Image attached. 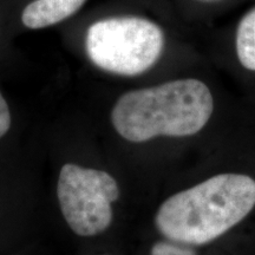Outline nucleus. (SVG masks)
Segmentation results:
<instances>
[{
	"instance_id": "nucleus-6",
	"label": "nucleus",
	"mask_w": 255,
	"mask_h": 255,
	"mask_svg": "<svg viewBox=\"0 0 255 255\" xmlns=\"http://www.w3.org/2000/svg\"><path fill=\"white\" fill-rule=\"evenodd\" d=\"M235 43L241 65L255 71V7L250 9L239 23Z\"/></svg>"
},
{
	"instance_id": "nucleus-7",
	"label": "nucleus",
	"mask_w": 255,
	"mask_h": 255,
	"mask_svg": "<svg viewBox=\"0 0 255 255\" xmlns=\"http://www.w3.org/2000/svg\"><path fill=\"white\" fill-rule=\"evenodd\" d=\"M151 255H196L191 248L180 246L173 242L159 241L151 248Z\"/></svg>"
},
{
	"instance_id": "nucleus-2",
	"label": "nucleus",
	"mask_w": 255,
	"mask_h": 255,
	"mask_svg": "<svg viewBox=\"0 0 255 255\" xmlns=\"http://www.w3.org/2000/svg\"><path fill=\"white\" fill-rule=\"evenodd\" d=\"M213 110L214 100L205 83L177 79L121 96L111 122L124 139L141 143L158 136L195 135L208 123Z\"/></svg>"
},
{
	"instance_id": "nucleus-8",
	"label": "nucleus",
	"mask_w": 255,
	"mask_h": 255,
	"mask_svg": "<svg viewBox=\"0 0 255 255\" xmlns=\"http://www.w3.org/2000/svg\"><path fill=\"white\" fill-rule=\"evenodd\" d=\"M11 127V113L4 96L0 92V138L4 137Z\"/></svg>"
},
{
	"instance_id": "nucleus-4",
	"label": "nucleus",
	"mask_w": 255,
	"mask_h": 255,
	"mask_svg": "<svg viewBox=\"0 0 255 255\" xmlns=\"http://www.w3.org/2000/svg\"><path fill=\"white\" fill-rule=\"evenodd\" d=\"M57 196L72 232L95 237L111 225L113 203L120 197V187L107 171L66 163L60 169Z\"/></svg>"
},
{
	"instance_id": "nucleus-3",
	"label": "nucleus",
	"mask_w": 255,
	"mask_h": 255,
	"mask_svg": "<svg viewBox=\"0 0 255 255\" xmlns=\"http://www.w3.org/2000/svg\"><path fill=\"white\" fill-rule=\"evenodd\" d=\"M87 52L96 66L122 76L145 72L157 62L164 46L161 27L148 19L119 17L91 25Z\"/></svg>"
},
{
	"instance_id": "nucleus-5",
	"label": "nucleus",
	"mask_w": 255,
	"mask_h": 255,
	"mask_svg": "<svg viewBox=\"0 0 255 255\" xmlns=\"http://www.w3.org/2000/svg\"><path fill=\"white\" fill-rule=\"evenodd\" d=\"M87 0H34L24 8L21 21L28 28H43L65 20Z\"/></svg>"
},
{
	"instance_id": "nucleus-1",
	"label": "nucleus",
	"mask_w": 255,
	"mask_h": 255,
	"mask_svg": "<svg viewBox=\"0 0 255 255\" xmlns=\"http://www.w3.org/2000/svg\"><path fill=\"white\" fill-rule=\"evenodd\" d=\"M255 206V180L244 174H219L162 203L156 227L169 240L205 245L241 222Z\"/></svg>"
}]
</instances>
